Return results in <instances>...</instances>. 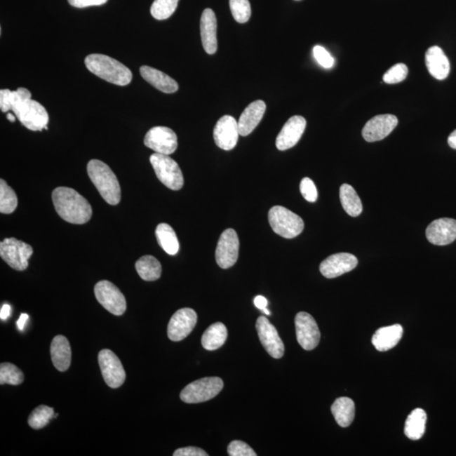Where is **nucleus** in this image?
Wrapping results in <instances>:
<instances>
[{
  "mask_svg": "<svg viewBox=\"0 0 456 456\" xmlns=\"http://www.w3.org/2000/svg\"><path fill=\"white\" fill-rule=\"evenodd\" d=\"M52 199L58 215L65 222L85 224L93 217L90 203L76 190L68 187L56 188L53 192Z\"/></svg>",
  "mask_w": 456,
  "mask_h": 456,
  "instance_id": "1",
  "label": "nucleus"
},
{
  "mask_svg": "<svg viewBox=\"0 0 456 456\" xmlns=\"http://www.w3.org/2000/svg\"><path fill=\"white\" fill-rule=\"evenodd\" d=\"M85 64L90 72L112 84L124 86L132 81L130 69L113 58L94 53L86 58Z\"/></svg>",
  "mask_w": 456,
  "mask_h": 456,
  "instance_id": "2",
  "label": "nucleus"
},
{
  "mask_svg": "<svg viewBox=\"0 0 456 456\" xmlns=\"http://www.w3.org/2000/svg\"><path fill=\"white\" fill-rule=\"evenodd\" d=\"M87 173L103 200L107 204L118 205L121 201V189L117 177L109 166L100 160H90L87 164Z\"/></svg>",
  "mask_w": 456,
  "mask_h": 456,
  "instance_id": "3",
  "label": "nucleus"
},
{
  "mask_svg": "<svg viewBox=\"0 0 456 456\" xmlns=\"http://www.w3.org/2000/svg\"><path fill=\"white\" fill-rule=\"evenodd\" d=\"M268 218L272 230L281 237L294 239L304 231V222L300 215L283 206H273Z\"/></svg>",
  "mask_w": 456,
  "mask_h": 456,
  "instance_id": "4",
  "label": "nucleus"
},
{
  "mask_svg": "<svg viewBox=\"0 0 456 456\" xmlns=\"http://www.w3.org/2000/svg\"><path fill=\"white\" fill-rule=\"evenodd\" d=\"M223 385V381L218 377H206L188 384L181 391L180 399L188 404L201 403L217 396Z\"/></svg>",
  "mask_w": 456,
  "mask_h": 456,
  "instance_id": "5",
  "label": "nucleus"
},
{
  "mask_svg": "<svg viewBox=\"0 0 456 456\" xmlns=\"http://www.w3.org/2000/svg\"><path fill=\"white\" fill-rule=\"evenodd\" d=\"M11 111L28 130L41 131L48 126L49 117L47 110L32 98L18 103Z\"/></svg>",
  "mask_w": 456,
  "mask_h": 456,
  "instance_id": "6",
  "label": "nucleus"
},
{
  "mask_svg": "<svg viewBox=\"0 0 456 456\" xmlns=\"http://www.w3.org/2000/svg\"><path fill=\"white\" fill-rule=\"evenodd\" d=\"M151 164L159 180L166 187L180 190L184 186V176L180 166L168 155L154 153L150 157Z\"/></svg>",
  "mask_w": 456,
  "mask_h": 456,
  "instance_id": "7",
  "label": "nucleus"
},
{
  "mask_svg": "<svg viewBox=\"0 0 456 456\" xmlns=\"http://www.w3.org/2000/svg\"><path fill=\"white\" fill-rule=\"evenodd\" d=\"M32 254L31 246L15 238L6 239L0 243V256L15 271H25Z\"/></svg>",
  "mask_w": 456,
  "mask_h": 456,
  "instance_id": "8",
  "label": "nucleus"
},
{
  "mask_svg": "<svg viewBox=\"0 0 456 456\" xmlns=\"http://www.w3.org/2000/svg\"><path fill=\"white\" fill-rule=\"evenodd\" d=\"M95 296L103 308L111 314L120 316L127 309L126 297L109 281H101L95 286Z\"/></svg>",
  "mask_w": 456,
  "mask_h": 456,
  "instance_id": "9",
  "label": "nucleus"
},
{
  "mask_svg": "<svg viewBox=\"0 0 456 456\" xmlns=\"http://www.w3.org/2000/svg\"><path fill=\"white\" fill-rule=\"evenodd\" d=\"M98 362L106 384L114 389L121 387L126 381V373L117 355L111 350L103 349L99 352Z\"/></svg>",
  "mask_w": 456,
  "mask_h": 456,
  "instance_id": "10",
  "label": "nucleus"
},
{
  "mask_svg": "<svg viewBox=\"0 0 456 456\" xmlns=\"http://www.w3.org/2000/svg\"><path fill=\"white\" fill-rule=\"evenodd\" d=\"M239 253V239L237 233L232 228L223 232L218 240L215 250V260L220 267L228 269L237 262Z\"/></svg>",
  "mask_w": 456,
  "mask_h": 456,
  "instance_id": "11",
  "label": "nucleus"
},
{
  "mask_svg": "<svg viewBox=\"0 0 456 456\" xmlns=\"http://www.w3.org/2000/svg\"><path fill=\"white\" fill-rule=\"evenodd\" d=\"M144 144L156 153L169 156L177 150V137L170 128L153 127L145 136Z\"/></svg>",
  "mask_w": 456,
  "mask_h": 456,
  "instance_id": "12",
  "label": "nucleus"
},
{
  "mask_svg": "<svg viewBox=\"0 0 456 456\" xmlns=\"http://www.w3.org/2000/svg\"><path fill=\"white\" fill-rule=\"evenodd\" d=\"M295 326L297 339L306 351L314 350L321 341V331L312 315L300 312L296 315Z\"/></svg>",
  "mask_w": 456,
  "mask_h": 456,
  "instance_id": "13",
  "label": "nucleus"
},
{
  "mask_svg": "<svg viewBox=\"0 0 456 456\" xmlns=\"http://www.w3.org/2000/svg\"><path fill=\"white\" fill-rule=\"evenodd\" d=\"M197 323L196 311L189 308L177 310L170 319L168 335L173 342H180L192 333Z\"/></svg>",
  "mask_w": 456,
  "mask_h": 456,
  "instance_id": "14",
  "label": "nucleus"
},
{
  "mask_svg": "<svg viewBox=\"0 0 456 456\" xmlns=\"http://www.w3.org/2000/svg\"><path fill=\"white\" fill-rule=\"evenodd\" d=\"M256 330L260 341L268 354L274 358H283L285 351L284 344L275 326L271 325L269 319L264 316L259 317L256 321Z\"/></svg>",
  "mask_w": 456,
  "mask_h": 456,
  "instance_id": "15",
  "label": "nucleus"
},
{
  "mask_svg": "<svg viewBox=\"0 0 456 456\" xmlns=\"http://www.w3.org/2000/svg\"><path fill=\"white\" fill-rule=\"evenodd\" d=\"M239 123L230 115L223 116L215 124L213 136L215 145L225 151H231L238 143Z\"/></svg>",
  "mask_w": 456,
  "mask_h": 456,
  "instance_id": "16",
  "label": "nucleus"
},
{
  "mask_svg": "<svg viewBox=\"0 0 456 456\" xmlns=\"http://www.w3.org/2000/svg\"><path fill=\"white\" fill-rule=\"evenodd\" d=\"M398 124L395 115L382 114L368 120L365 124L362 135L368 142H380L391 134Z\"/></svg>",
  "mask_w": 456,
  "mask_h": 456,
  "instance_id": "17",
  "label": "nucleus"
},
{
  "mask_svg": "<svg viewBox=\"0 0 456 456\" xmlns=\"http://www.w3.org/2000/svg\"><path fill=\"white\" fill-rule=\"evenodd\" d=\"M358 264V260L355 255L348 253H339L322 261L319 271L326 279H333L351 271Z\"/></svg>",
  "mask_w": 456,
  "mask_h": 456,
  "instance_id": "18",
  "label": "nucleus"
},
{
  "mask_svg": "<svg viewBox=\"0 0 456 456\" xmlns=\"http://www.w3.org/2000/svg\"><path fill=\"white\" fill-rule=\"evenodd\" d=\"M426 237L434 246H443L456 239V221L451 218H441L431 222L426 230Z\"/></svg>",
  "mask_w": 456,
  "mask_h": 456,
  "instance_id": "19",
  "label": "nucleus"
},
{
  "mask_svg": "<svg viewBox=\"0 0 456 456\" xmlns=\"http://www.w3.org/2000/svg\"><path fill=\"white\" fill-rule=\"evenodd\" d=\"M306 120L302 116H293L290 118L281 128L276 138V147L279 151H286L296 146L304 135L306 128Z\"/></svg>",
  "mask_w": 456,
  "mask_h": 456,
  "instance_id": "20",
  "label": "nucleus"
},
{
  "mask_svg": "<svg viewBox=\"0 0 456 456\" xmlns=\"http://www.w3.org/2000/svg\"><path fill=\"white\" fill-rule=\"evenodd\" d=\"M217 20L214 11L206 9L201 19V36L203 48L208 55H214L217 51Z\"/></svg>",
  "mask_w": 456,
  "mask_h": 456,
  "instance_id": "21",
  "label": "nucleus"
},
{
  "mask_svg": "<svg viewBox=\"0 0 456 456\" xmlns=\"http://www.w3.org/2000/svg\"><path fill=\"white\" fill-rule=\"evenodd\" d=\"M265 109H267V105L264 101L257 100L250 103L240 116L238 122L239 134L242 136L250 135L259 126Z\"/></svg>",
  "mask_w": 456,
  "mask_h": 456,
  "instance_id": "22",
  "label": "nucleus"
},
{
  "mask_svg": "<svg viewBox=\"0 0 456 456\" xmlns=\"http://www.w3.org/2000/svg\"><path fill=\"white\" fill-rule=\"evenodd\" d=\"M426 66L431 76L437 80H445L449 76L450 64L445 53L438 46L428 49L425 55Z\"/></svg>",
  "mask_w": 456,
  "mask_h": 456,
  "instance_id": "23",
  "label": "nucleus"
},
{
  "mask_svg": "<svg viewBox=\"0 0 456 456\" xmlns=\"http://www.w3.org/2000/svg\"><path fill=\"white\" fill-rule=\"evenodd\" d=\"M140 72L145 81L161 93L171 94L178 90L177 82L159 69L144 65L140 67Z\"/></svg>",
  "mask_w": 456,
  "mask_h": 456,
  "instance_id": "24",
  "label": "nucleus"
},
{
  "mask_svg": "<svg viewBox=\"0 0 456 456\" xmlns=\"http://www.w3.org/2000/svg\"><path fill=\"white\" fill-rule=\"evenodd\" d=\"M403 328L401 325L382 327L373 335V345L380 351H387L395 347L401 341Z\"/></svg>",
  "mask_w": 456,
  "mask_h": 456,
  "instance_id": "25",
  "label": "nucleus"
},
{
  "mask_svg": "<svg viewBox=\"0 0 456 456\" xmlns=\"http://www.w3.org/2000/svg\"><path fill=\"white\" fill-rule=\"evenodd\" d=\"M51 358L58 370L65 372L72 363V347L68 339L64 335H57L53 338L51 347Z\"/></svg>",
  "mask_w": 456,
  "mask_h": 456,
  "instance_id": "26",
  "label": "nucleus"
},
{
  "mask_svg": "<svg viewBox=\"0 0 456 456\" xmlns=\"http://www.w3.org/2000/svg\"><path fill=\"white\" fill-rule=\"evenodd\" d=\"M331 413L339 426H341L342 428H347L354 420V402L350 398L340 397L331 406Z\"/></svg>",
  "mask_w": 456,
  "mask_h": 456,
  "instance_id": "27",
  "label": "nucleus"
},
{
  "mask_svg": "<svg viewBox=\"0 0 456 456\" xmlns=\"http://www.w3.org/2000/svg\"><path fill=\"white\" fill-rule=\"evenodd\" d=\"M427 414L424 410H413L405 421L404 432L405 436L412 441H418L425 433Z\"/></svg>",
  "mask_w": 456,
  "mask_h": 456,
  "instance_id": "28",
  "label": "nucleus"
},
{
  "mask_svg": "<svg viewBox=\"0 0 456 456\" xmlns=\"http://www.w3.org/2000/svg\"><path fill=\"white\" fill-rule=\"evenodd\" d=\"M227 330L221 322L215 323L205 331L202 335L201 343L207 351L217 350L226 342Z\"/></svg>",
  "mask_w": 456,
  "mask_h": 456,
  "instance_id": "29",
  "label": "nucleus"
},
{
  "mask_svg": "<svg viewBox=\"0 0 456 456\" xmlns=\"http://www.w3.org/2000/svg\"><path fill=\"white\" fill-rule=\"evenodd\" d=\"M156 237L159 246L170 255H175L180 250V242L173 228L167 223L156 227Z\"/></svg>",
  "mask_w": 456,
  "mask_h": 456,
  "instance_id": "30",
  "label": "nucleus"
},
{
  "mask_svg": "<svg viewBox=\"0 0 456 456\" xmlns=\"http://www.w3.org/2000/svg\"><path fill=\"white\" fill-rule=\"evenodd\" d=\"M340 200L344 210L351 217H358L363 211V204L358 194L351 185L344 184L340 188Z\"/></svg>",
  "mask_w": 456,
  "mask_h": 456,
  "instance_id": "31",
  "label": "nucleus"
},
{
  "mask_svg": "<svg viewBox=\"0 0 456 456\" xmlns=\"http://www.w3.org/2000/svg\"><path fill=\"white\" fill-rule=\"evenodd\" d=\"M135 268L137 273L144 281H156L159 279L161 275V263L152 255H145L137 260Z\"/></svg>",
  "mask_w": 456,
  "mask_h": 456,
  "instance_id": "32",
  "label": "nucleus"
},
{
  "mask_svg": "<svg viewBox=\"0 0 456 456\" xmlns=\"http://www.w3.org/2000/svg\"><path fill=\"white\" fill-rule=\"evenodd\" d=\"M30 98H32L31 91L23 87L14 91L8 89L1 90H0V109L3 113H8L18 103Z\"/></svg>",
  "mask_w": 456,
  "mask_h": 456,
  "instance_id": "33",
  "label": "nucleus"
},
{
  "mask_svg": "<svg viewBox=\"0 0 456 456\" xmlns=\"http://www.w3.org/2000/svg\"><path fill=\"white\" fill-rule=\"evenodd\" d=\"M18 206V199L13 189L5 180H0V213H13Z\"/></svg>",
  "mask_w": 456,
  "mask_h": 456,
  "instance_id": "34",
  "label": "nucleus"
},
{
  "mask_svg": "<svg viewBox=\"0 0 456 456\" xmlns=\"http://www.w3.org/2000/svg\"><path fill=\"white\" fill-rule=\"evenodd\" d=\"M53 417H55L53 408L41 405L32 410L28 418V424L32 429H41L47 426Z\"/></svg>",
  "mask_w": 456,
  "mask_h": 456,
  "instance_id": "35",
  "label": "nucleus"
},
{
  "mask_svg": "<svg viewBox=\"0 0 456 456\" xmlns=\"http://www.w3.org/2000/svg\"><path fill=\"white\" fill-rule=\"evenodd\" d=\"M180 0H155L151 7V14L156 20H167L175 12Z\"/></svg>",
  "mask_w": 456,
  "mask_h": 456,
  "instance_id": "36",
  "label": "nucleus"
},
{
  "mask_svg": "<svg viewBox=\"0 0 456 456\" xmlns=\"http://www.w3.org/2000/svg\"><path fill=\"white\" fill-rule=\"evenodd\" d=\"M24 375L15 365L4 363L0 365V384L18 385L23 382Z\"/></svg>",
  "mask_w": 456,
  "mask_h": 456,
  "instance_id": "37",
  "label": "nucleus"
},
{
  "mask_svg": "<svg viewBox=\"0 0 456 456\" xmlns=\"http://www.w3.org/2000/svg\"><path fill=\"white\" fill-rule=\"evenodd\" d=\"M230 9L236 22L246 23L251 16V6L248 0H230Z\"/></svg>",
  "mask_w": 456,
  "mask_h": 456,
  "instance_id": "38",
  "label": "nucleus"
},
{
  "mask_svg": "<svg viewBox=\"0 0 456 456\" xmlns=\"http://www.w3.org/2000/svg\"><path fill=\"white\" fill-rule=\"evenodd\" d=\"M408 68L404 64H396L384 74L383 80L387 84H396L405 80Z\"/></svg>",
  "mask_w": 456,
  "mask_h": 456,
  "instance_id": "39",
  "label": "nucleus"
},
{
  "mask_svg": "<svg viewBox=\"0 0 456 456\" xmlns=\"http://www.w3.org/2000/svg\"><path fill=\"white\" fill-rule=\"evenodd\" d=\"M227 453L230 456H256L255 450L248 443L234 441L227 447Z\"/></svg>",
  "mask_w": 456,
  "mask_h": 456,
  "instance_id": "40",
  "label": "nucleus"
},
{
  "mask_svg": "<svg viewBox=\"0 0 456 456\" xmlns=\"http://www.w3.org/2000/svg\"><path fill=\"white\" fill-rule=\"evenodd\" d=\"M314 56L315 60L319 65L326 69H330L333 67L335 60L330 53L326 51L325 48L321 46H315L313 49Z\"/></svg>",
  "mask_w": 456,
  "mask_h": 456,
  "instance_id": "41",
  "label": "nucleus"
},
{
  "mask_svg": "<svg viewBox=\"0 0 456 456\" xmlns=\"http://www.w3.org/2000/svg\"><path fill=\"white\" fill-rule=\"evenodd\" d=\"M300 192L307 201L315 202L317 201V188L309 177L302 178L300 184Z\"/></svg>",
  "mask_w": 456,
  "mask_h": 456,
  "instance_id": "42",
  "label": "nucleus"
},
{
  "mask_svg": "<svg viewBox=\"0 0 456 456\" xmlns=\"http://www.w3.org/2000/svg\"><path fill=\"white\" fill-rule=\"evenodd\" d=\"M174 456H208L205 450L197 447H185L177 450L173 453Z\"/></svg>",
  "mask_w": 456,
  "mask_h": 456,
  "instance_id": "43",
  "label": "nucleus"
},
{
  "mask_svg": "<svg viewBox=\"0 0 456 456\" xmlns=\"http://www.w3.org/2000/svg\"><path fill=\"white\" fill-rule=\"evenodd\" d=\"M68 2L70 6L82 9V8L105 5L107 0H68Z\"/></svg>",
  "mask_w": 456,
  "mask_h": 456,
  "instance_id": "44",
  "label": "nucleus"
},
{
  "mask_svg": "<svg viewBox=\"0 0 456 456\" xmlns=\"http://www.w3.org/2000/svg\"><path fill=\"white\" fill-rule=\"evenodd\" d=\"M254 302L256 308H258L260 310L267 309V307L268 305V301L267 298L263 296H257L255 298Z\"/></svg>",
  "mask_w": 456,
  "mask_h": 456,
  "instance_id": "45",
  "label": "nucleus"
},
{
  "mask_svg": "<svg viewBox=\"0 0 456 456\" xmlns=\"http://www.w3.org/2000/svg\"><path fill=\"white\" fill-rule=\"evenodd\" d=\"M11 314V307L9 304H4L1 311H0V318H1L2 321H6V319L9 318Z\"/></svg>",
  "mask_w": 456,
  "mask_h": 456,
  "instance_id": "46",
  "label": "nucleus"
},
{
  "mask_svg": "<svg viewBox=\"0 0 456 456\" xmlns=\"http://www.w3.org/2000/svg\"><path fill=\"white\" fill-rule=\"evenodd\" d=\"M28 318H29L28 314H20L18 321L16 322V325H18V329L20 331H22L24 330L25 326H26Z\"/></svg>",
  "mask_w": 456,
  "mask_h": 456,
  "instance_id": "47",
  "label": "nucleus"
},
{
  "mask_svg": "<svg viewBox=\"0 0 456 456\" xmlns=\"http://www.w3.org/2000/svg\"><path fill=\"white\" fill-rule=\"evenodd\" d=\"M448 144L451 148L456 150V130L450 135L449 138H448Z\"/></svg>",
  "mask_w": 456,
  "mask_h": 456,
  "instance_id": "48",
  "label": "nucleus"
},
{
  "mask_svg": "<svg viewBox=\"0 0 456 456\" xmlns=\"http://www.w3.org/2000/svg\"><path fill=\"white\" fill-rule=\"evenodd\" d=\"M15 117L14 114H12L11 113H8L7 114V119L9 120L11 122H15Z\"/></svg>",
  "mask_w": 456,
  "mask_h": 456,
  "instance_id": "49",
  "label": "nucleus"
},
{
  "mask_svg": "<svg viewBox=\"0 0 456 456\" xmlns=\"http://www.w3.org/2000/svg\"><path fill=\"white\" fill-rule=\"evenodd\" d=\"M263 311H264L265 314H267V315L271 314V312H269V311L267 309H264Z\"/></svg>",
  "mask_w": 456,
  "mask_h": 456,
  "instance_id": "50",
  "label": "nucleus"
}]
</instances>
